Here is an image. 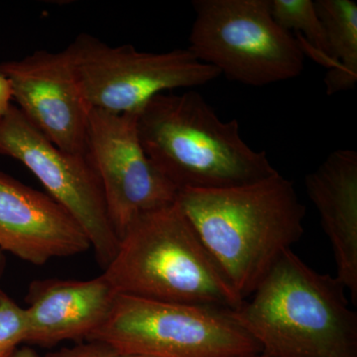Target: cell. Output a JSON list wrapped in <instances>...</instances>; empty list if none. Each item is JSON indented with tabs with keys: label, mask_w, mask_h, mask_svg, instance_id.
Masks as SVG:
<instances>
[{
	"label": "cell",
	"mask_w": 357,
	"mask_h": 357,
	"mask_svg": "<svg viewBox=\"0 0 357 357\" xmlns=\"http://www.w3.org/2000/svg\"><path fill=\"white\" fill-rule=\"evenodd\" d=\"M176 202L244 301L304 234L306 208L278 171L236 187L182 190Z\"/></svg>",
	"instance_id": "1"
},
{
	"label": "cell",
	"mask_w": 357,
	"mask_h": 357,
	"mask_svg": "<svg viewBox=\"0 0 357 357\" xmlns=\"http://www.w3.org/2000/svg\"><path fill=\"white\" fill-rule=\"evenodd\" d=\"M337 277L289 249L230 316L261 357H357V314Z\"/></svg>",
	"instance_id": "2"
},
{
	"label": "cell",
	"mask_w": 357,
	"mask_h": 357,
	"mask_svg": "<svg viewBox=\"0 0 357 357\" xmlns=\"http://www.w3.org/2000/svg\"><path fill=\"white\" fill-rule=\"evenodd\" d=\"M141 144L178 192L249 184L277 172L252 149L236 119L223 121L194 91L160 93L138 112Z\"/></svg>",
	"instance_id": "3"
},
{
	"label": "cell",
	"mask_w": 357,
	"mask_h": 357,
	"mask_svg": "<svg viewBox=\"0 0 357 357\" xmlns=\"http://www.w3.org/2000/svg\"><path fill=\"white\" fill-rule=\"evenodd\" d=\"M102 275L121 295L227 311L244 303L177 202L136 220Z\"/></svg>",
	"instance_id": "4"
},
{
	"label": "cell",
	"mask_w": 357,
	"mask_h": 357,
	"mask_svg": "<svg viewBox=\"0 0 357 357\" xmlns=\"http://www.w3.org/2000/svg\"><path fill=\"white\" fill-rule=\"evenodd\" d=\"M188 50L220 76L264 86L299 77L305 52L272 16L270 0H196Z\"/></svg>",
	"instance_id": "5"
},
{
	"label": "cell",
	"mask_w": 357,
	"mask_h": 357,
	"mask_svg": "<svg viewBox=\"0 0 357 357\" xmlns=\"http://www.w3.org/2000/svg\"><path fill=\"white\" fill-rule=\"evenodd\" d=\"M230 311L119 294L109 318L89 337L119 354L150 357H253L257 342Z\"/></svg>",
	"instance_id": "6"
},
{
	"label": "cell",
	"mask_w": 357,
	"mask_h": 357,
	"mask_svg": "<svg viewBox=\"0 0 357 357\" xmlns=\"http://www.w3.org/2000/svg\"><path fill=\"white\" fill-rule=\"evenodd\" d=\"M65 53L89 109L112 114H138L160 93L204 86L220 77L188 49L149 53L81 34Z\"/></svg>",
	"instance_id": "7"
},
{
	"label": "cell",
	"mask_w": 357,
	"mask_h": 357,
	"mask_svg": "<svg viewBox=\"0 0 357 357\" xmlns=\"http://www.w3.org/2000/svg\"><path fill=\"white\" fill-rule=\"evenodd\" d=\"M0 155L23 164L47 194L76 218L89 237L96 261L105 269L116 253L119 238L88 157L68 153L54 145L13 105L0 119Z\"/></svg>",
	"instance_id": "8"
},
{
	"label": "cell",
	"mask_w": 357,
	"mask_h": 357,
	"mask_svg": "<svg viewBox=\"0 0 357 357\" xmlns=\"http://www.w3.org/2000/svg\"><path fill=\"white\" fill-rule=\"evenodd\" d=\"M137 116L89 110L86 157L119 238L142 215L175 204L178 194L143 149Z\"/></svg>",
	"instance_id": "9"
},
{
	"label": "cell",
	"mask_w": 357,
	"mask_h": 357,
	"mask_svg": "<svg viewBox=\"0 0 357 357\" xmlns=\"http://www.w3.org/2000/svg\"><path fill=\"white\" fill-rule=\"evenodd\" d=\"M17 107L47 139L68 153L86 156L89 105L65 50H40L0 64Z\"/></svg>",
	"instance_id": "10"
},
{
	"label": "cell",
	"mask_w": 357,
	"mask_h": 357,
	"mask_svg": "<svg viewBox=\"0 0 357 357\" xmlns=\"http://www.w3.org/2000/svg\"><path fill=\"white\" fill-rule=\"evenodd\" d=\"M91 248L76 218L58 202L0 172V249L41 266Z\"/></svg>",
	"instance_id": "11"
},
{
	"label": "cell",
	"mask_w": 357,
	"mask_h": 357,
	"mask_svg": "<svg viewBox=\"0 0 357 357\" xmlns=\"http://www.w3.org/2000/svg\"><path fill=\"white\" fill-rule=\"evenodd\" d=\"M117 296L102 274L91 280L33 281L25 298V344L53 347L89 340L109 318Z\"/></svg>",
	"instance_id": "12"
},
{
	"label": "cell",
	"mask_w": 357,
	"mask_h": 357,
	"mask_svg": "<svg viewBox=\"0 0 357 357\" xmlns=\"http://www.w3.org/2000/svg\"><path fill=\"white\" fill-rule=\"evenodd\" d=\"M307 196L332 245L335 277L357 303V152L338 149L305 178Z\"/></svg>",
	"instance_id": "13"
},
{
	"label": "cell",
	"mask_w": 357,
	"mask_h": 357,
	"mask_svg": "<svg viewBox=\"0 0 357 357\" xmlns=\"http://www.w3.org/2000/svg\"><path fill=\"white\" fill-rule=\"evenodd\" d=\"M317 11L328 40L332 69L325 77L326 93L354 88L357 81V6L352 0H317Z\"/></svg>",
	"instance_id": "14"
},
{
	"label": "cell",
	"mask_w": 357,
	"mask_h": 357,
	"mask_svg": "<svg viewBox=\"0 0 357 357\" xmlns=\"http://www.w3.org/2000/svg\"><path fill=\"white\" fill-rule=\"evenodd\" d=\"M274 20L287 31L296 33L305 53L314 54L323 64L332 69L325 28L312 0H270Z\"/></svg>",
	"instance_id": "15"
},
{
	"label": "cell",
	"mask_w": 357,
	"mask_h": 357,
	"mask_svg": "<svg viewBox=\"0 0 357 357\" xmlns=\"http://www.w3.org/2000/svg\"><path fill=\"white\" fill-rule=\"evenodd\" d=\"M25 307H20L0 290V351L16 349L25 344L28 335Z\"/></svg>",
	"instance_id": "16"
},
{
	"label": "cell",
	"mask_w": 357,
	"mask_h": 357,
	"mask_svg": "<svg viewBox=\"0 0 357 357\" xmlns=\"http://www.w3.org/2000/svg\"><path fill=\"white\" fill-rule=\"evenodd\" d=\"M119 352L107 342L86 340L72 345L48 352L43 357H119Z\"/></svg>",
	"instance_id": "17"
},
{
	"label": "cell",
	"mask_w": 357,
	"mask_h": 357,
	"mask_svg": "<svg viewBox=\"0 0 357 357\" xmlns=\"http://www.w3.org/2000/svg\"><path fill=\"white\" fill-rule=\"evenodd\" d=\"M13 100V86L10 82L0 72V119H2L10 109Z\"/></svg>",
	"instance_id": "18"
},
{
	"label": "cell",
	"mask_w": 357,
	"mask_h": 357,
	"mask_svg": "<svg viewBox=\"0 0 357 357\" xmlns=\"http://www.w3.org/2000/svg\"><path fill=\"white\" fill-rule=\"evenodd\" d=\"M8 357H43L30 347H18Z\"/></svg>",
	"instance_id": "19"
},
{
	"label": "cell",
	"mask_w": 357,
	"mask_h": 357,
	"mask_svg": "<svg viewBox=\"0 0 357 357\" xmlns=\"http://www.w3.org/2000/svg\"><path fill=\"white\" fill-rule=\"evenodd\" d=\"M6 253L0 249V279L3 276L4 270H6Z\"/></svg>",
	"instance_id": "20"
},
{
	"label": "cell",
	"mask_w": 357,
	"mask_h": 357,
	"mask_svg": "<svg viewBox=\"0 0 357 357\" xmlns=\"http://www.w3.org/2000/svg\"><path fill=\"white\" fill-rule=\"evenodd\" d=\"M15 349H4V351H0V357H8L13 354V351Z\"/></svg>",
	"instance_id": "21"
},
{
	"label": "cell",
	"mask_w": 357,
	"mask_h": 357,
	"mask_svg": "<svg viewBox=\"0 0 357 357\" xmlns=\"http://www.w3.org/2000/svg\"><path fill=\"white\" fill-rule=\"evenodd\" d=\"M119 357H150V356H139V354H119Z\"/></svg>",
	"instance_id": "22"
},
{
	"label": "cell",
	"mask_w": 357,
	"mask_h": 357,
	"mask_svg": "<svg viewBox=\"0 0 357 357\" xmlns=\"http://www.w3.org/2000/svg\"><path fill=\"white\" fill-rule=\"evenodd\" d=\"M253 357H261V356H260V354H259V356H253Z\"/></svg>",
	"instance_id": "23"
}]
</instances>
